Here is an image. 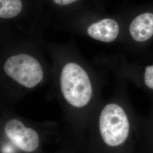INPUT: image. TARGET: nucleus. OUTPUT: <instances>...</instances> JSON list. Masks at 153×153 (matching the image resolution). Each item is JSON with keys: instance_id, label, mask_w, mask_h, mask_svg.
Listing matches in <instances>:
<instances>
[{"instance_id": "2", "label": "nucleus", "mask_w": 153, "mask_h": 153, "mask_svg": "<svg viewBox=\"0 0 153 153\" xmlns=\"http://www.w3.org/2000/svg\"><path fill=\"white\" fill-rule=\"evenodd\" d=\"M99 130L104 143L117 146L125 142L129 132V123L125 111L117 104H107L99 117Z\"/></svg>"}, {"instance_id": "4", "label": "nucleus", "mask_w": 153, "mask_h": 153, "mask_svg": "<svg viewBox=\"0 0 153 153\" xmlns=\"http://www.w3.org/2000/svg\"><path fill=\"white\" fill-rule=\"evenodd\" d=\"M5 132L11 142L22 151L30 153L38 148L39 137L37 132L27 128L18 120L8 121L5 126Z\"/></svg>"}, {"instance_id": "8", "label": "nucleus", "mask_w": 153, "mask_h": 153, "mask_svg": "<svg viewBox=\"0 0 153 153\" xmlns=\"http://www.w3.org/2000/svg\"><path fill=\"white\" fill-rule=\"evenodd\" d=\"M144 81L148 88L153 90V65L146 67L144 75Z\"/></svg>"}, {"instance_id": "5", "label": "nucleus", "mask_w": 153, "mask_h": 153, "mask_svg": "<svg viewBox=\"0 0 153 153\" xmlns=\"http://www.w3.org/2000/svg\"><path fill=\"white\" fill-rule=\"evenodd\" d=\"M88 36L104 43L115 40L119 33V26L113 19H104L91 25L87 30Z\"/></svg>"}, {"instance_id": "3", "label": "nucleus", "mask_w": 153, "mask_h": 153, "mask_svg": "<svg viewBox=\"0 0 153 153\" xmlns=\"http://www.w3.org/2000/svg\"><path fill=\"white\" fill-rule=\"evenodd\" d=\"M4 71L14 81L29 88L36 87L44 76L40 62L32 56L26 53L9 57L4 63Z\"/></svg>"}, {"instance_id": "7", "label": "nucleus", "mask_w": 153, "mask_h": 153, "mask_svg": "<svg viewBox=\"0 0 153 153\" xmlns=\"http://www.w3.org/2000/svg\"><path fill=\"white\" fill-rule=\"evenodd\" d=\"M21 0H0V17L11 19L18 16L22 11Z\"/></svg>"}, {"instance_id": "1", "label": "nucleus", "mask_w": 153, "mask_h": 153, "mask_svg": "<svg viewBox=\"0 0 153 153\" xmlns=\"http://www.w3.org/2000/svg\"><path fill=\"white\" fill-rule=\"evenodd\" d=\"M60 86L64 98L75 107L86 105L92 97L93 88L88 73L76 62H68L63 67Z\"/></svg>"}, {"instance_id": "9", "label": "nucleus", "mask_w": 153, "mask_h": 153, "mask_svg": "<svg viewBox=\"0 0 153 153\" xmlns=\"http://www.w3.org/2000/svg\"><path fill=\"white\" fill-rule=\"evenodd\" d=\"M55 4L59 5H68L73 4L78 0H52Z\"/></svg>"}, {"instance_id": "6", "label": "nucleus", "mask_w": 153, "mask_h": 153, "mask_svg": "<svg viewBox=\"0 0 153 153\" xmlns=\"http://www.w3.org/2000/svg\"><path fill=\"white\" fill-rule=\"evenodd\" d=\"M129 32L136 42L148 40L153 35V14L145 13L137 16L130 25Z\"/></svg>"}]
</instances>
